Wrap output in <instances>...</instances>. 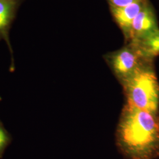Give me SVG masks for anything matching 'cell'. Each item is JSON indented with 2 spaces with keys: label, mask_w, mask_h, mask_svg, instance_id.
Returning <instances> with one entry per match:
<instances>
[{
  "label": "cell",
  "mask_w": 159,
  "mask_h": 159,
  "mask_svg": "<svg viewBox=\"0 0 159 159\" xmlns=\"http://www.w3.org/2000/svg\"><path fill=\"white\" fill-rule=\"evenodd\" d=\"M120 150L129 159H156L159 157L158 113L125 104L116 134Z\"/></svg>",
  "instance_id": "obj_1"
},
{
  "label": "cell",
  "mask_w": 159,
  "mask_h": 159,
  "mask_svg": "<svg viewBox=\"0 0 159 159\" xmlns=\"http://www.w3.org/2000/svg\"><path fill=\"white\" fill-rule=\"evenodd\" d=\"M127 104L153 113H158L159 83L153 63L144 65L129 79L121 83Z\"/></svg>",
  "instance_id": "obj_2"
},
{
  "label": "cell",
  "mask_w": 159,
  "mask_h": 159,
  "mask_svg": "<svg viewBox=\"0 0 159 159\" xmlns=\"http://www.w3.org/2000/svg\"><path fill=\"white\" fill-rule=\"evenodd\" d=\"M105 59L121 83L129 79L144 65L153 63L144 58L136 48L129 43L106 55Z\"/></svg>",
  "instance_id": "obj_3"
},
{
  "label": "cell",
  "mask_w": 159,
  "mask_h": 159,
  "mask_svg": "<svg viewBox=\"0 0 159 159\" xmlns=\"http://www.w3.org/2000/svg\"><path fill=\"white\" fill-rule=\"evenodd\" d=\"M159 30L157 16L152 4L148 2L134 19L127 43L140 39Z\"/></svg>",
  "instance_id": "obj_4"
},
{
  "label": "cell",
  "mask_w": 159,
  "mask_h": 159,
  "mask_svg": "<svg viewBox=\"0 0 159 159\" xmlns=\"http://www.w3.org/2000/svg\"><path fill=\"white\" fill-rule=\"evenodd\" d=\"M148 2H150V0H143L124 7L109 5L110 11L114 20L121 30L126 41L129 39L134 19Z\"/></svg>",
  "instance_id": "obj_5"
},
{
  "label": "cell",
  "mask_w": 159,
  "mask_h": 159,
  "mask_svg": "<svg viewBox=\"0 0 159 159\" xmlns=\"http://www.w3.org/2000/svg\"><path fill=\"white\" fill-rule=\"evenodd\" d=\"M129 44L134 46L144 58L153 62L159 56V30Z\"/></svg>",
  "instance_id": "obj_6"
},
{
  "label": "cell",
  "mask_w": 159,
  "mask_h": 159,
  "mask_svg": "<svg viewBox=\"0 0 159 159\" xmlns=\"http://www.w3.org/2000/svg\"><path fill=\"white\" fill-rule=\"evenodd\" d=\"M16 0H0V40H6L12 54L8 31L17 8Z\"/></svg>",
  "instance_id": "obj_7"
},
{
  "label": "cell",
  "mask_w": 159,
  "mask_h": 159,
  "mask_svg": "<svg viewBox=\"0 0 159 159\" xmlns=\"http://www.w3.org/2000/svg\"><path fill=\"white\" fill-rule=\"evenodd\" d=\"M11 141V136L0 121V155Z\"/></svg>",
  "instance_id": "obj_8"
},
{
  "label": "cell",
  "mask_w": 159,
  "mask_h": 159,
  "mask_svg": "<svg viewBox=\"0 0 159 159\" xmlns=\"http://www.w3.org/2000/svg\"><path fill=\"white\" fill-rule=\"evenodd\" d=\"M109 5L116 7H124L129 6L131 4L135 3L143 0H107Z\"/></svg>",
  "instance_id": "obj_9"
},
{
  "label": "cell",
  "mask_w": 159,
  "mask_h": 159,
  "mask_svg": "<svg viewBox=\"0 0 159 159\" xmlns=\"http://www.w3.org/2000/svg\"><path fill=\"white\" fill-rule=\"evenodd\" d=\"M1 100H2V98H1V97H0V102H1Z\"/></svg>",
  "instance_id": "obj_10"
}]
</instances>
